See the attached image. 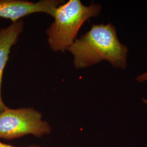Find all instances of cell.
I'll return each mask as SVG.
<instances>
[{
  "instance_id": "1",
  "label": "cell",
  "mask_w": 147,
  "mask_h": 147,
  "mask_svg": "<svg viewBox=\"0 0 147 147\" xmlns=\"http://www.w3.org/2000/svg\"><path fill=\"white\" fill-rule=\"evenodd\" d=\"M67 50L73 55L75 68H86L102 61L115 68H126L128 48L120 42L116 27L111 23L93 25Z\"/></svg>"
},
{
  "instance_id": "2",
  "label": "cell",
  "mask_w": 147,
  "mask_h": 147,
  "mask_svg": "<svg viewBox=\"0 0 147 147\" xmlns=\"http://www.w3.org/2000/svg\"><path fill=\"white\" fill-rule=\"evenodd\" d=\"M100 4L84 5L80 0H70L59 5L54 21L47 30V41L53 51L64 53L75 41L79 30L90 18L99 16Z\"/></svg>"
},
{
  "instance_id": "3",
  "label": "cell",
  "mask_w": 147,
  "mask_h": 147,
  "mask_svg": "<svg viewBox=\"0 0 147 147\" xmlns=\"http://www.w3.org/2000/svg\"><path fill=\"white\" fill-rule=\"evenodd\" d=\"M52 128L42 113L33 107H7L0 113V138L11 140L27 135L37 138L51 134Z\"/></svg>"
},
{
  "instance_id": "4",
  "label": "cell",
  "mask_w": 147,
  "mask_h": 147,
  "mask_svg": "<svg viewBox=\"0 0 147 147\" xmlns=\"http://www.w3.org/2000/svg\"><path fill=\"white\" fill-rule=\"evenodd\" d=\"M62 0H42L33 2L25 0H0V18L14 23L22 18L36 13L53 16L56 9L64 3Z\"/></svg>"
},
{
  "instance_id": "5",
  "label": "cell",
  "mask_w": 147,
  "mask_h": 147,
  "mask_svg": "<svg viewBox=\"0 0 147 147\" xmlns=\"http://www.w3.org/2000/svg\"><path fill=\"white\" fill-rule=\"evenodd\" d=\"M24 26V22L20 20L0 29V113L7 107L2 99L1 92L3 71L9 59L11 48L18 42Z\"/></svg>"
},
{
  "instance_id": "6",
  "label": "cell",
  "mask_w": 147,
  "mask_h": 147,
  "mask_svg": "<svg viewBox=\"0 0 147 147\" xmlns=\"http://www.w3.org/2000/svg\"><path fill=\"white\" fill-rule=\"evenodd\" d=\"M135 80L138 82H142L147 81V71L137 76Z\"/></svg>"
},
{
  "instance_id": "7",
  "label": "cell",
  "mask_w": 147,
  "mask_h": 147,
  "mask_svg": "<svg viewBox=\"0 0 147 147\" xmlns=\"http://www.w3.org/2000/svg\"><path fill=\"white\" fill-rule=\"evenodd\" d=\"M0 147H42L41 146H39V145H30V146H23V147H19V146H12L11 144H5L3 143L2 142H0Z\"/></svg>"
},
{
  "instance_id": "8",
  "label": "cell",
  "mask_w": 147,
  "mask_h": 147,
  "mask_svg": "<svg viewBox=\"0 0 147 147\" xmlns=\"http://www.w3.org/2000/svg\"><path fill=\"white\" fill-rule=\"evenodd\" d=\"M143 100L144 101V102L145 103H146V104H147V100H146L145 99H143Z\"/></svg>"
}]
</instances>
